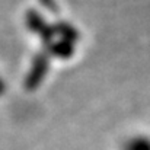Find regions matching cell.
<instances>
[{
  "mask_svg": "<svg viewBox=\"0 0 150 150\" xmlns=\"http://www.w3.org/2000/svg\"><path fill=\"white\" fill-rule=\"evenodd\" d=\"M120 150H150V134L149 133H134L127 136Z\"/></svg>",
  "mask_w": 150,
  "mask_h": 150,
  "instance_id": "6da1fadb",
  "label": "cell"
}]
</instances>
